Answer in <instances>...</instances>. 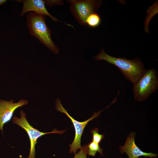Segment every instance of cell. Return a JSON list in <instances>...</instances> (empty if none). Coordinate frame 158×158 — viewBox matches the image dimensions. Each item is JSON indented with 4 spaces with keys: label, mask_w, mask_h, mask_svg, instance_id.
Returning a JSON list of instances; mask_svg holds the SVG:
<instances>
[{
    "label": "cell",
    "mask_w": 158,
    "mask_h": 158,
    "mask_svg": "<svg viewBox=\"0 0 158 158\" xmlns=\"http://www.w3.org/2000/svg\"><path fill=\"white\" fill-rule=\"evenodd\" d=\"M107 107L105 109L108 108ZM55 109L58 111L66 114L72 123L75 132L74 139L71 144L69 145V153L75 154L77 151L81 148V139L84 130L86 125L90 121L99 116L101 113L104 109L97 112H94L92 116L87 120L80 122L73 118L68 113L67 110L63 107L60 100L57 98L55 102Z\"/></svg>",
    "instance_id": "obj_6"
},
{
    "label": "cell",
    "mask_w": 158,
    "mask_h": 158,
    "mask_svg": "<svg viewBox=\"0 0 158 158\" xmlns=\"http://www.w3.org/2000/svg\"><path fill=\"white\" fill-rule=\"evenodd\" d=\"M71 3L70 10L77 21L85 25L88 16L95 13L102 3L100 0H69Z\"/></svg>",
    "instance_id": "obj_5"
},
{
    "label": "cell",
    "mask_w": 158,
    "mask_h": 158,
    "mask_svg": "<svg viewBox=\"0 0 158 158\" xmlns=\"http://www.w3.org/2000/svg\"><path fill=\"white\" fill-rule=\"evenodd\" d=\"M88 154L87 144L81 147L80 150L76 154H75L73 158H87Z\"/></svg>",
    "instance_id": "obj_13"
},
{
    "label": "cell",
    "mask_w": 158,
    "mask_h": 158,
    "mask_svg": "<svg viewBox=\"0 0 158 158\" xmlns=\"http://www.w3.org/2000/svg\"><path fill=\"white\" fill-rule=\"evenodd\" d=\"M87 147L89 156H95L97 152L103 156V149L100 147L99 144L92 141L87 145Z\"/></svg>",
    "instance_id": "obj_11"
},
{
    "label": "cell",
    "mask_w": 158,
    "mask_h": 158,
    "mask_svg": "<svg viewBox=\"0 0 158 158\" xmlns=\"http://www.w3.org/2000/svg\"><path fill=\"white\" fill-rule=\"evenodd\" d=\"M158 79L156 70H146L142 76L133 85V90L135 99L142 102L147 99L158 89Z\"/></svg>",
    "instance_id": "obj_3"
},
{
    "label": "cell",
    "mask_w": 158,
    "mask_h": 158,
    "mask_svg": "<svg viewBox=\"0 0 158 158\" xmlns=\"http://www.w3.org/2000/svg\"><path fill=\"white\" fill-rule=\"evenodd\" d=\"M20 117L14 116L13 118V123L23 129L28 134L30 141V148L29 156L27 158H35V146L37 140L42 136L47 134L64 133L66 130H59L55 129L50 132H43L34 128L28 122L26 118V114L23 110L20 111Z\"/></svg>",
    "instance_id": "obj_4"
},
{
    "label": "cell",
    "mask_w": 158,
    "mask_h": 158,
    "mask_svg": "<svg viewBox=\"0 0 158 158\" xmlns=\"http://www.w3.org/2000/svg\"><path fill=\"white\" fill-rule=\"evenodd\" d=\"M90 132L92 134V141L98 144L104 138V135L99 134L98 128H95L92 129Z\"/></svg>",
    "instance_id": "obj_12"
},
{
    "label": "cell",
    "mask_w": 158,
    "mask_h": 158,
    "mask_svg": "<svg viewBox=\"0 0 158 158\" xmlns=\"http://www.w3.org/2000/svg\"><path fill=\"white\" fill-rule=\"evenodd\" d=\"M135 135L136 134L134 132L129 134L124 145L119 147L120 152L122 154L126 153L128 158H138L141 156L157 157L158 154L144 152L139 148L135 142Z\"/></svg>",
    "instance_id": "obj_8"
},
{
    "label": "cell",
    "mask_w": 158,
    "mask_h": 158,
    "mask_svg": "<svg viewBox=\"0 0 158 158\" xmlns=\"http://www.w3.org/2000/svg\"><path fill=\"white\" fill-rule=\"evenodd\" d=\"M28 103V100L24 99L17 102H14V100L12 99L7 101L0 99V131L2 133L4 126L11 120L16 109Z\"/></svg>",
    "instance_id": "obj_7"
},
{
    "label": "cell",
    "mask_w": 158,
    "mask_h": 158,
    "mask_svg": "<svg viewBox=\"0 0 158 158\" xmlns=\"http://www.w3.org/2000/svg\"><path fill=\"white\" fill-rule=\"evenodd\" d=\"M6 0H0V6L6 3Z\"/></svg>",
    "instance_id": "obj_15"
},
{
    "label": "cell",
    "mask_w": 158,
    "mask_h": 158,
    "mask_svg": "<svg viewBox=\"0 0 158 158\" xmlns=\"http://www.w3.org/2000/svg\"><path fill=\"white\" fill-rule=\"evenodd\" d=\"M26 18L27 25L31 36L35 37L55 54H58L59 49L52 40L51 31L46 23L45 16L30 12Z\"/></svg>",
    "instance_id": "obj_2"
},
{
    "label": "cell",
    "mask_w": 158,
    "mask_h": 158,
    "mask_svg": "<svg viewBox=\"0 0 158 158\" xmlns=\"http://www.w3.org/2000/svg\"><path fill=\"white\" fill-rule=\"evenodd\" d=\"M23 6L20 15L21 17L28 12H33L49 16L55 21H61L51 16L48 12L45 6L44 1L42 0H25L22 1Z\"/></svg>",
    "instance_id": "obj_9"
},
{
    "label": "cell",
    "mask_w": 158,
    "mask_h": 158,
    "mask_svg": "<svg viewBox=\"0 0 158 158\" xmlns=\"http://www.w3.org/2000/svg\"><path fill=\"white\" fill-rule=\"evenodd\" d=\"M138 158H140L139 157ZM143 158H154V157H149L147 158V157H144Z\"/></svg>",
    "instance_id": "obj_16"
},
{
    "label": "cell",
    "mask_w": 158,
    "mask_h": 158,
    "mask_svg": "<svg viewBox=\"0 0 158 158\" xmlns=\"http://www.w3.org/2000/svg\"><path fill=\"white\" fill-rule=\"evenodd\" d=\"M101 21V18L99 15L94 13L91 14L87 18L85 24L91 27L95 28L100 25Z\"/></svg>",
    "instance_id": "obj_10"
},
{
    "label": "cell",
    "mask_w": 158,
    "mask_h": 158,
    "mask_svg": "<svg viewBox=\"0 0 158 158\" xmlns=\"http://www.w3.org/2000/svg\"><path fill=\"white\" fill-rule=\"evenodd\" d=\"M45 4L48 6H52L54 5H60L62 1L59 0H45Z\"/></svg>",
    "instance_id": "obj_14"
},
{
    "label": "cell",
    "mask_w": 158,
    "mask_h": 158,
    "mask_svg": "<svg viewBox=\"0 0 158 158\" xmlns=\"http://www.w3.org/2000/svg\"><path fill=\"white\" fill-rule=\"evenodd\" d=\"M97 60H104L116 66L126 79L133 85L142 76L146 70L140 59L132 60L111 56L102 48L100 52L94 58Z\"/></svg>",
    "instance_id": "obj_1"
},
{
    "label": "cell",
    "mask_w": 158,
    "mask_h": 158,
    "mask_svg": "<svg viewBox=\"0 0 158 158\" xmlns=\"http://www.w3.org/2000/svg\"><path fill=\"white\" fill-rule=\"evenodd\" d=\"M120 158H122V157H121Z\"/></svg>",
    "instance_id": "obj_17"
}]
</instances>
